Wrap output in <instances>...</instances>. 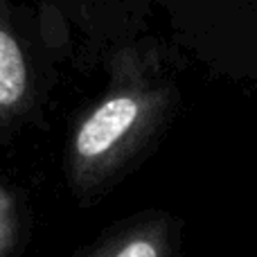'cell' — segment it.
Listing matches in <instances>:
<instances>
[{"instance_id":"obj_3","label":"cell","mask_w":257,"mask_h":257,"mask_svg":"<svg viewBox=\"0 0 257 257\" xmlns=\"http://www.w3.org/2000/svg\"><path fill=\"white\" fill-rule=\"evenodd\" d=\"M169 232L165 221L138 226L115 239L106 241L88 257H167Z\"/></svg>"},{"instance_id":"obj_4","label":"cell","mask_w":257,"mask_h":257,"mask_svg":"<svg viewBox=\"0 0 257 257\" xmlns=\"http://www.w3.org/2000/svg\"><path fill=\"white\" fill-rule=\"evenodd\" d=\"M18 235V212L14 196L7 187L0 185V257H7L16 244Z\"/></svg>"},{"instance_id":"obj_2","label":"cell","mask_w":257,"mask_h":257,"mask_svg":"<svg viewBox=\"0 0 257 257\" xmlns=\"http://www.w3.org/2000/svg\"><path fill=\"white\" fill-rule=\"evenodd\" d=\"M30 95V68L0 7V115L18 113Z\"/></svg>"},{"instance_id":"obj_1","label":"cell","mask_w":257,"mask_h":257,"mask_svg":"<svg viewBox=\"0 0 257 257\" xmlns=\"http://www.w3.org/2000/svg\"><path fill=\"white\" fill-rule=\"evenodd\" d=\"M165 104V88L138 75L122 77L72 133L68 151L72 187L90 192L102 185L158 126Z\"/></svg>"}]
</instances>
